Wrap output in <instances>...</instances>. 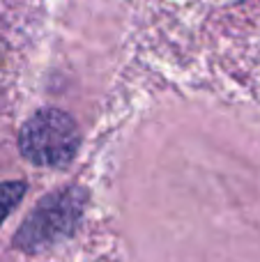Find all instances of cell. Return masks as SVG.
Returning a JSON list of instances; mask_svg holds the SVG:
<instances>
[{"label": "cell", "instance_id": "obj_1", "mask_svg": "<svg viewBox=\"0 0 260 262\" xmlns=\"http://www.w3.org/2000/svg\"><path fill=\"white\" fill-rule=\"evenodd\" d=\"M18 149L35 166L64 168L78 149V129L67 113L41 108L21 127Z\"/></svg>", "mask_w": 260, "mask_h": 262}, {"label": "cell", "instance_id": "obj_2", "mask_svg": "<svg viewBox=\"0 0 260 262\" xmlns=\"http://www.w3.org/2000/svg\"><path fill=\"white\" fill-rule=\"evenodd\" d=\"M23 193H26L23 182H0V226L12 214V209L21 203Z\"/></svg>", "mask_w": 260, "mask_h": 262}]
</instances>
